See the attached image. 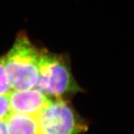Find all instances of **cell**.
<instances>
[{
    "label": "cell",
    "mask_w": 134,
    "mask_h": 134,
    "mask_svg": "<svg viewBox=\"0 0 134 134\" xmlns=\"http://www.w3.org/2000/svg\"><path fill=\"white\" fill-rule=\"evenodd\" d=\"M36 88L52 98H67L83 92L73 77L66 54H53L42 49Z\"/></svg>",
    "instance_id": "obj_2"
},
{
    "label": "cell",
    "mask_w": 134,
    "mask_h": 134,
    "mask_svg": "<svg viewBox=\"0 0 134 134\" xmlns=\"http://www.w3.org/2000/svg\"><path fill=\"white\" fill-rule=\"evenodd\" d=\"M11 88L5 72L4 58H0V96L8 94L11 91Z\"/></svg>",
    "instance_id": "obj_6"
},
{
    "label": "cell",
    "mask_w": 134,
    "mask_h": 134,
    "mask_svg": "<svg viewBox=\"0 0 134 134\" xmlns=\"http://www.w3.org/2000/svg\"><path fill=\"white\" fill-rule=\"evenodd\" d=\"M6 123L8 134H39L37 116L10 112Z\"/></svg>",
    "instance_id": "obj_5"
},
{
    "label": "cell",
    "mask_w": 134,
    "mask_h": 134,
    "mask_svg": "<svg viewBox=\"0 0 134 134\" xmlns=\"http://www.w3.org/2000/svg\"><path fill=\"white\" fill-rule=\"evenodd\" d=\"M10 113L9 93L0 96V121L5 119Z\"/></svg>",
    "instance_id": "obj_7"
},
{
    "label": "cell",
    "mask_w": 134,
    "mask_h": 134,
    "mask_svg": "<svg viewBox=\"0 0 134 134\" xmlns=\"http://www.w3.org/2000/svg\"><path fill=\"white\" fill-rule=\"evenodd\" d=\"M52 100L37 88L9 92L10 112L37 116Z\"/></svg>",
    "instance_id": "obj_4"
},
{
    "label": "cell",
    "mask_w": 134,
    "mask_h": 134,
    "mask_svg": "<svg viewBox=\"0 0 134 134\" xmlns=\"http://www.w3.org/2000/svg\"><path fill=\"white\" fill-rule=\"evenodd\" d=\"M39 134H83L89 130L83 119L67 98H52L37 115Z\"/></svg>",
    "instance_id": "obj_3"
},
{
    "label": "cell",
    "mask_w": 134,
    "mask_h": 134,
    "mask_svg": "<svg viewBox=\"0 0 134 134\" xmlns=\"http://www.w3.org/2000/svg\"><path fill=\"white\" fill-rule=\"evenodd\" d=\"M0 134H8L6 119L0 121Z\"/></svg>",
    "instance_id": "obj_8"
},
{
    "label": "cell",
    "mask_w": 134,
    "mask_h": 134,
    "mask_svg": "<svg viewBox=\"0 0 134 134\" xmlns=\"http://www.w3.org/2000/svg\"><path fill=\"white\" fill-rule=\"evenodd\" d=\"M41 49H38L25 34H19L4 58L7 77L12 90L36 87L39 78Z\"/></svg>",
    "instance_id": "obj_1"
}]
</instances>
